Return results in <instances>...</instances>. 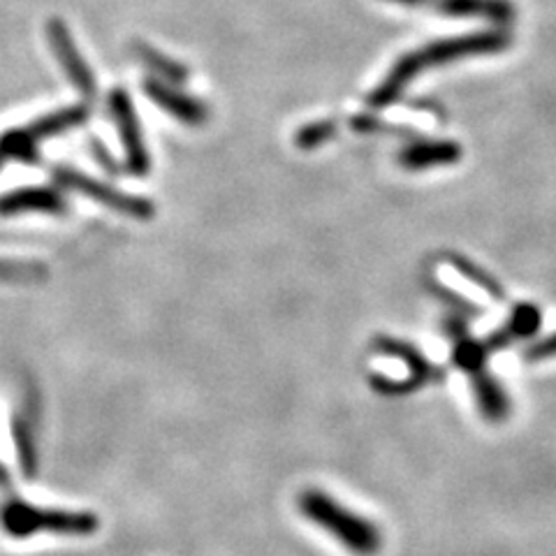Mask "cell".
<instances>
[{
    "label": "cell",
    "mask_w": 556,
    "mask_h": 556,
    "mask_svg": "<svg viewBox=\"0 0 556 556\" xmlns=\"http://www.w3.org/2000/svg\"><path fill=\"white\" fill-rule=\"evenodd\" d=\"M510 45H513V35L503 28L476 30L466 35H455V38L429 42L420 49L410 51V54H404L392 65L388 77L382 79L369 96V104L376 110L388 108V104L399 100V96L406 91V86L413 84L417 75L425 73L429 67L450 65L462 59L496 54V51L508 49Z\"/></svg>",
    "instance_id": "cell-1"
},
{
    "label": "cell",
    "mask_w": 556,
    "mask_h": 556,
    "mask_svg": "<svg viewBox=\"0 0 556 556\" xmlns=\"http://www.w3.org/2000/svg\"><path fill=\"white\" fill-rule=\"evenodd\" d=\"M302 515L327 531L348 552L374 556L382 547V533L371 519L348 510L337 498L320 490H306L300 496Z\"/></svg>",
    "instance_id": "cell-2"
},
{
    "label": "cell",
    "mask_w": 556,
    "mask_h": 556,
    "mask_svg": "<svg viewBox=\"0 0 556 556\" xmlns=\"http://www.w3.org/2000/svg\"><path fill=\"white\" fill-rule=\"evenodd\" d=\"M0 525L16 541H26V538L45 531L61 535H91L98 531L100 521L91 513L38 508L24 498H10L0 510Z\"/></svg>",
    "instance_id": "cell-3"
},
{
    "label": "cell",
    "mask_w": 556,
    "mask_h": 556,
    "mask_svg": "<svg viewBox=\"0 0 556 556\" xmlns=\"http://www.w3.org/2000/svg\"><path fill=\"white\" fill-rule=\"evenodd\" d=\"M86 118V108H73L59 114H51L40 118L38 124H33L20 132H10L0 139V161L14 155L20 161H35V142H40L45 137L59 135L70 126H77Z\"/></svg>",
    "instance_id": "cell-4"
},
{
    "label": "cell",
    "mask_w": 556,
    "mask_h": 556,
    "mask_svg": "<svg viewBox=\"0 0 556 556\" xmlns=\"http://www.w3.org/2000/svg\"><path fill=\"white\" fill-rule=\"evenodd\" d=\"M408 8H429L447 16L462 20H486L506 26L515 20V5L510 0H390Z\"/></svg>",
    "instance_id": "cell-5"
},
{
    "label": "cell",
    "mask_w": 556,
    "mask_h": 556,
    "mask_svg": "<svg viewBox=\"0 0 556 556\" xmlns=\"http://www.w3.org/2000/svg\"><path fill=\"white\" fill-rule=\"evenodd\" d=\"M54 179L61 186L75 188V190H79V193H84V195H89L93 200H100L102 204L116 208V212H124V214L139 216V218H147V216L153 214L151 202H147L142 198H132V195H126V193H118V190H112L108 186H102L100 181H93L89 177H84V174H79V172L56 169L54 172Z\"/></svg>",
    "instance_id": "cell-6"
},
{
    "label": "cell",
    "mask_w": 556,
    "mask_h": 556,
    "mask_svg": "<svg viewBox=\"0 0 556 556\" xmlns=\"http://www.w3.org/2000/svg\"><path fill=\"white\" fill-rule=\"evenodd\" d=\"M378 351L382 355H392L396 359H402L408 364V371H410V378L408 382L413 386V390L422 388V386H429V382H439L445 378L443 369H439L437 364L429 362L420 351H417L415 345L410 343H404V341H396V339H390V337H380L376 341Z\"/></svg>",
    "instance_id": "cell-7"
},
{
    "label": "cell",
    "mask_w": 556,
    "mask_h": 556,
    "mask_svg": "<svg viewBox=\"0 0 556 556\" xmlns=\"http://www.w3.org/2000/svg\"><path fill=\"white\" fill-rule=\"evenodd\" d=\"M110 110H112V116L116 118L121 137H124L128 161H130V172L144 174L149 169V159H147V151H144V144H142V137H139V126L135 121L130 100L121 91H116L110 100Z\"/></svg>",
    "instance_id": "cell-8"
},
{
    "label": "cell",
    "mask_w": 556,
    "mask_h": 556,
    "mask_svg": "<svg viewBox=\"0 0 556 556\" xmlns=\"http://www.w3.org/2000/svg\"><path fill=\"white\" fill-rule=\"evenodd\" d=\"M462 161V147L452 139H433V142H415L399 155V163L406 169H431Z\"/></svg>",
    "instance_id": "cell-9"
},
{
    "label": "cell",
    "mask_w": 556,
    "mask_h": 556,
    "mask_svg": "<svg viewBox=\"0 0 556 556\" xmlns=\"http://www.w3.org/2000/svg\"><path fill=\"white\" fill-rule=\"evenodd\" d=\"M543 316H541V308L533 306V304H517L510 313V318L506 320L501 329L492 332L490 339H484L486 348H490V353L501 351V348H508L510 343L519 341V339H529L533 337L538 329H541Z\"/></svg>",
    "instance_id": "cell-10"
},
{
    "label": "cell",
    "mask_w": 556,
    "mask_h": 556,
    "mask_svg": "<svg viewBox=\"0 0 556 556\" xmlns=\"http://www.w3.org/2000/svg\"><path fill=\"white\" fill-rule=\"evenodd\" d=\"M49 40H51V47L56 49V54H59V59H61V63L65 67L67 77L79 86L81 93L91 96L96 91L93 75L89 73V67H86V63L79 59L77 49L73 47V42H70V35H67V30L63 28L61 22H51L49 24Z\"/></svg>",
    "instance_id": "cell-11"
},
{
    "label": "cell",
    "mask_w": 556,
    "mask_h": 556,
    "mask_svg": "<svg viewBox=\"0 0 556 556\" xmlns=\"http://www.w3.org/2000/svg\"><path fill=\"white\" fill-rule=\"evenodd\" d=\"M471 386H473L476 404L486 420L490 422L506 420V417L510 415L513 404H510L508 392L503 390L501 382L492 374H486V369H484V371L471 376Z\"/></svg>",
    "instance_id": "cell-12"
},
{
    "label": "cell",
    "mask_w": 556,
    "mask_h": 556,
    "mask_svg": "<svg viewBox=\"0 0 556 556\" xmlns=\"http://www.w3.org/2000/svg\"><path fill=\"white\" fill-rule=\"evenodd\" d=\"M20 212H51L63 214L65 202L51 188H26L0 200V214H20Z\"/></svg>",
    "instance_id": "cell-13"
},
{
    "label": "cell",
    "mask_w": 556,
    "mask_h": 556,
    "mask_svg": "<svg viewBox=\"0 0 556 556\" xmlns=\"http://www.w3.org/2000/svg\"><path fill=\"white\" fill-rule=\"evenodd\" d=\"M147 93L161 104V108H165L169 114L179 116L181 121H188V124H200V121L204 118V112L200 104L195 100H190L181 93H174L169 89H163L161 84H147Z\"/></svg>",
    "instance_id": "cell-14"
},
{
    "label": "cell",
    "mask_w": 556,
    "mask_h": 556,
    "mask_svg": "<svg viewBox=\"0 0 556 556\" xmlns=\"http://www.w3.org/2000/svg\"><path fill=\"white\" fill-rule=\"evenodd\" d=\"M445 257H447V265L452 269L462 274L466 281H471L473 286L482 288L492 300H496V302L506 300V290H503V286L496 281V278L490 271H484L480 265H476L473 260H468V257L457 255V253H447Z\"/></svg>",
    "instance_id": "cell-15"
},
{
    "label": "cell",
    "mask_w": 556,
    "mask_h": 556,
    "mask_svg": "<svg viewBox=\"0 0 556 556\" xmlns=\"http://www.w3.org/2000/svg\"><path fill=\"white\" fill-rule=\"evenodd\" d=\"M431 290L439 294V300L447 302L452 308H457V313H459V316H464V318H476L478 313H480V308H478L476 304H471L468 300H464L462 294H457L455 290L443 288V286H431Z\"/></svg>",
    "instance_id": "cell-16"
},
{
    "label": "cell",
    "mask_w": 556,
    "mask_h": 556,
    "mask_svg": "<svg viewBox=\"0 0 556 556\" xmlns=\"http://www.w3.org/2000/svg\"><path fill=\"white\" fill-rule=\"evenodd\" d=\"M552 357H556V332L538 339L533 345L527 348V353H525V359H529V362H543V359H552Z\"/></svg>",
    "instance_id": "cell-17"
},
{
    "label": "cell",
    "mask_w": 556,
    "mask_h": 556,
    "mask_svg": "<svg viewBox=\"0 0 556 556\" xmlns=\"http://www.w3.org/2000/svg\"><path fill=\"white\" fill-rule=\"evenodd\" d=\"M334 135V126L332 124H316V126H308L306 130H302V135L298 137V142L306 149H311L313 144H323L325 139H329Z\"/></svg>",
    "instance_id": "cell-18"
}]
</instances>
